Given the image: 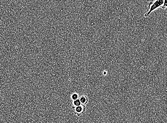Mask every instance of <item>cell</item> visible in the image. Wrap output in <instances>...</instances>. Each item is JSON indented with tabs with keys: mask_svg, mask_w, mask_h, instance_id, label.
I'll list each match as a JSON object with an SVG mask.
<instances>
[{
	"mask_svg": "<svg viewBox=\"0 0 167 123\" xmlns=\"http://www.w3.org/2000/svg\"><path fill=\"white\" fill-rule=\"evenodd\" d=\"M73 109L74 114L77 115L78 117H79L85 113L86 110V107L85 105H81L76 107Z\"/></svg>",
	"mask_w": 167,
	"mask_h": 123,
	"instance_id": "cell-2",
	"label": "cell"
},
{
	"mask_svg": "<svg viewBox=\"0 0 167 123\" xmlns=\"http://www.w3.org/2000/svg\"><path fill=\"white\" fill-rule=\"evenodd\" d=\"M71 98L72 100H75L79 98V95L78 94L74 93H73L72 95H71Z\"/></svg>",
	"mask_w": 167,
	"mask_h": 123,
	"instance_id": "cell-5",
	"label": "cell"
},
{
	"mask_svg": "<svg viewBox=\"0 0 167 123\" xmlns=\"http://www.w3.org/2000/svg\"><path fill=\"white\" fill-rule=\"evenodd\" d=\"M82 104H81V102L79 98L77 99L73 100V103L72 109H73L76 107L80 106Z\"/></svg>",
	"mask_w": 167,
	"mask_h": 123,
	"instance_id": "cell-4",
	"label": "cell"
},
{
	"mask_svg": "<svg viewBox=\"0 0 167 123\" xmlns=\"http://www.w3.org/2000/svg\"><path fill=\"white\" fill-rule=\"evenodd\" d=\"M80 100L81 104L82 105H85L87 104L88 103L89 99L88 97L86 95H83L79 98Z\"/></svg>",
	"mask_w": 167,
	"mask_h": 123,
	"instance_id": "cell-3",
	"label": "cell"
},
{
	"mask_svg": "<svg viewBox=\"0 0 167 123\" xmlns=\"http://www.w3.org/2000/svg\"><path fill=\"white\" fill-rule=\"evenodd\" d=\"M164 3V0H155L154 2H150L149 5V11L144 15V17H149L152 12L159 7H161Z\"/></svg>",
	"mask_w": 167,
	"mask_h": 123,
	"instance_id": "cell-1",
	"label": "cell"
},
{
	"mask_svg": "<svg viewBox=\"0 0 167 123\" xmlns=\"http://www.w3.org/2000/svg\"><path fill=\"white\" fill-rule=\"evenodd\" d=\"M161 8L163 9H165L167 8V0H164L163 4Z\"/></svg>",
	"mask_w": 167,
	"mask_h": 123,
	"instance_id": "cell-6",
	"label": "cell"
}]
</instances>
